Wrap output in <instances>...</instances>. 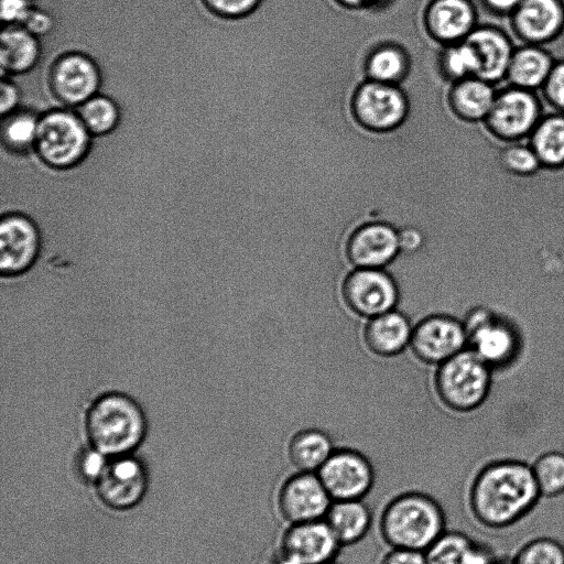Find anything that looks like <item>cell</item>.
Returning <instances> with one entry per match:
<instances>
[{
    "label": "cell",
    "mask_w": 564,
    "mask_h": 564,
    "mask_svg": "<svg viewBox=\"0 0 564 564\" xmlns=\"http://www.w3.org/2000/svg\"><path fill=\"white\" fill-rule=\"evenodd\" d=\"M541 492L532 466L516 459L485 464L473 476L467 503L477 522L487 528H505L524 517Z\"/></svg>",
    "instance_id": "cell-1"
},
{
    "label": "cell",
    "mask_w": 564,
    "mask_h": 564,
    "mask_svg": "<svg viewBox=\"0 0 564 564\" xmlns=\"http://www.w3.org/2000/svg\"><path fill=\"white\" fill-rule=\"evenodd\" d=\"M446 531V514L431 496L410 491L394 497L380 518V533L391 547L424 552Z\"/></svg>",
    "instance_id": "cell-2"
},
{
    "label": "cell",
    "mask_w": 564,
    "mask_h": 564,
    "mask_svg": "<svg viewBox=\"0 0 564 564\" xmlns=\"http://www.w3.org/2000/svg\"><path fill=\"white\" fill-rule=\"evenodd\" d=\"M145 431L142 410L124 394H105L88 411V437L93 447L102 455L129 453L142 442Z\"/></svg>",
    "instance_id": "cell-3"
},
{
    "label": "cell",
    "mask_w": 564,
    "mask_h": 564,
    "mask_svg": "<svg viewBox=\"0 0 564 564\" xmlns=\"http://www.w3.org/2000/svg\"><path fill=\"white\" fill-rule=\"evenodd\" d=\"M491 380V368L469 348L436 366L433 376L440 401L458 413L479 408L488 397Z\"/></svg>",
    "instance_id": "cell-4"
},
{
    "label": "cell",
    "mask_w": 564,
    "mask_h": 564,
    "mask_svg": "<svg viewBox=\"0 0 564 564\" xmlns=\"http://www.w3.org/2000/svg\"><path fill=\"white\" fill-rule=\"evenodd\" d=\"M91 141L75 109L54 108L40 117L33 151L47 166L66 170L86 158Z\"/></svg>",
    "instance_id": "cell-5"
},
{
    "label": "cell",
    "mask_w": 564,
    "mask_h": 564,
    "mask_svg": "<svg viewBox=\"0 0 564 564\" xmlns=\"http://www.w3.org/2000/svg\"><path fill=\"white\" fill-rule=\"evenodd\" d=\"M471 349L491 369L510 364L521 348V334L509 317L487 306L473 307L462 321Z\"/></svg>",
    "instance_id": "cell-6"
},
{
    "label": "cell",
    "mask_w": 564,
    "mask_h": 564,
    "mask_svg": "<svg viewBox=\"0 0 564 564\" xmlns=\"http://www.w3.org/2000/svg\"><path fill=\"white\" fill-rule=\"evenodd\" d=\"M543 115L536 91L507 85L497 90L484 126L492 138L503 143L523 141Z\"/></svg>",
    "instance_id": "cell-7"
},
{
    "label": "cell",
    "mask_w": 564,
    "mask_h": 564,
    "mask_svg": "<svg viewBox=\"0 0 564 564\" xmlns=\"http://www.w3.org/2000/svg\"><path fill=\"white\" fill-rule=\"evenodd\" d=\"M341 297L351 313L369 319L394 310L399 291L386 269L352 268L341 282Z\"/></svg>",
    "instance_id": "cell-8"
},
{
    "label": "cell",
    "mask_w": 564,
    "mask_h": 564,
    "mask_svg": "<svg viewBox=\"0 0 564 564\" xmlns=\"http://www.w3.org/2000/svg\"><path fill=\"white\" fill-rule=\"evenodd\" d=\"M317 475L333 501L364 499L375 482L371 462L352 447H336Z\"/></svg>",
    "instance_id": "cell-9"
},
{
    "label": "cell",
    "mask_w": 564,
    "mask_h": 564,
    "mask_svg": "<svg viewBox=\"0 0 564 564\" xmlns=\"http://www.w3.org/2000/svg\"><path fill=\"white\" fill-rule=\"evenodd\" d=\"M100 72L88 55L70 52L52 64L48 74L51 94L59 108L75 109L100 90Z\"/></svg>",
    "instance_id": "cell-10"
},
{
    "label": "cell",
    "mask_w": 564,
    "mask_h": 564,
    "mask_svg": "<svg viewBox=\"0 0 564 564\" xmlns=\"http://www.w3.org/2000/svg\"><path fill=\"white\" fill-rule=\"evenodd\" d=\"M340 546L324 519L293 523L281 535L276 564H327Z\"/></svg>",
    "instance_id": "cell-11"
},
{
    "label": "cell",
    "mask_w": 564,
    "mask_h": 564,
    "mask_svg": "<svg viewBox=\"0 0 564 564\" xmlns=\"http://www.w3.org/2000/svg\"><path fill=\"white\" fill-rule=\"evenodd\" d=\"M467 348L463 323L452 316L435 314L413 327L410 350L422 362L436 367Z\"/></svg>",
    "instance_id": "cell-12"
},
{
    "label": "cell",
    "mask_w": 564,
    "mask_h": 564,
    "mask_svg": "<svg viewBox=\"0 0 564 564\" xmlns=\"http://www.w3.org/2000/svg\"><path fill=\"white\" fill-rule=\"evenodd\" d=\"M352 109L366 128L387 131L404 120L408 100L398 85L366 80L355 91Z\"/></svg>",
    "instance_id": "cell-13"
},
{
    "label": "cell",
    "mask_w": 564,
    "mask_h": 564,
    "mask_svg": "<svg viewBox=\"0 0 564 564\" xmlns=\"http://www.w3.org/2000/svg\"><path fill=\"white\" fill-rule=\"evenodd\" d=\"M333 499L317 473L297 471L281 485L276 507L289 524L322 520Z\"/></svg>",
    "instance_id": "cell-14"
},
{
    "label": "cell",
    "mask_w": 564,
    "mask_h": 564,
    "mask_svg": "<svg viewBox=\"0 0 564 564\" xmlns=\"http://www.w3.org/2000/svg\"><path fill=\"white\" fill-rule=\"evenodd\" d=\"M41 249V232L35 220L23 213L1 214L0 270L3 275L24 272L35 262Z\"/></svg>",
    "instance_id": "cell-15"
},
{
    "label": "cell",
    "mask_w": 564,
    "mask_h": 564,
    "mask_svg": "<svg viewBox=\"0 0 564 564\" xmlns=\"http://www.w3.org/2000/svg\"><path fill=\"white\" fill-rule=\"evenodd\" d=\"M508 19L522 44L546 46L564 32V0H521Z\"/></svg>",
    "instance_id": "cell-16"
},
{
    "label": "cell",
    "mask_w": 564,
    "mask_h": 564,
    "mask_svg": "<svg viewBox=\"0 0 564 564\" xmlns=\"http://www.w3.org/2000/svg\"><path fill=\"white\" fill-rule=\"evenodd\" d=\"M399 234L386 223H369L347 239L345 254L351 268L386 269L399 254Z\"/></svg>",
    "instance_id": "cell-17"
},
{
    "label": "cell",
    "mask_w": 564,
    "mask_h": 564,
    "mask_svg": "<svg viewBox=\"0 0 564 564\" xmlns=\"http://www.w3.org/2000/svg\"><path fill=\"white\" fill-rule=\"evenodd\" d=\"M96 480L100 499L117 510L134 507L143 498L148 487L144 467L129 457L118 458L106 465Z\"/></svg>",
    "instance_id": "cell-18"
},
{
    "label": "cell",
    "mask_w": 564,
    "mask_h": 564,
    "mask_svg": "<svg viewBox=\"0 0 564 564\" xmlns=\"http://www.w3.org/2000/svg\"><path fill=\"white\" fill-rule=\"evenodd\" d=\"M430 33L444 44L464 41L480 23L475 0H431L425 10Z\"/></svg>",
    "instance_id": "cell-19"
},
{
    "label": "cell",
    "mask_w": 564,
    "mask_h": 564,
    "mask_svg": "<svg viewBox=\"0 0 564 564\" xmlns=\"http://www.w3.org/2000/svg\"><path fill=\"white\" fill-rule=\"evenodd\" d=\"M476 51L479 69L476 77L494 85L506 80L507 70L516 50L509 34L489 23H479L465 39Z\"/></svg>",
    "instance_id": "cell-20"
},
{
    "label": "cell",
    "mask_w": 564,
    "mask_h": 564,
    "mask_svg": "<svg viewBox=\"0 0 564 564\" xmlns=\"http://www.w3.org/2000/svg\"><path fill=\"white\" fill-rule=\"evenodd\" d=\"M413 325L397 308L366 321L362 338L368 350L378 357H394L410 348Z\"/></svg>",
    "instance_id": "cell-21"
},
{
    "label": "cell",
    "mask_w": 564,
    "mask_h": 564,
    "mask_svg": "<svg viewBox=\"0 0 564 564\" xmlns=\"http://www.w3.org/2000/svg\"><path fill=\"white\" fill-rule=\"evenodd\" d=\"M40 39L22 25H2L0 35L1 77H14L31 72L40 63Z\"/></svg>",
    "instance_id": "cell-22"
},
{
    "label": "cell",
    "mask_w": 564,
    "mask_h": 564,
    "mask_svg": "<svg viewBox=\"0 0 564 564\" xmlns=\"http://www.w3.org/2000/svg\"><path fill=\"white\" fill-rule=\"evenodd\" d=\"M555 61L547 47L522 44L516 47L513 52L506 80L511 86L532 91L540 90Z\"/></svg>",
    "instance_id": "cell-23"
},
{
    "label": "cell",
    "mask_w": 564,
    "mask_h": 564,
    "mask_svg": "<svg viewBox=\"0 0 564 564\" xmlns=\"http://www.w3.org/2000/svg\"><path fill=\"white\" fill-rule=\"evenodd\" d=\"M496 85L471 76L455 82L449 91L453 110L463 120L484 122L497 95Z\"/></svg>",
    "instance_id": "cell-24"
},
{
    "label": "cell",
    "mask_w": 564,
    "mask_h": 564,
    "mask_svg": "<svg viewBox=\"0 0 564 564\" xmlns=\"http://www.w3.org/2000/svg\"><path fill=\"white\" fill-rule=\"evenodd\" d=\"M336 446L333 438L315 427L295 432L285 445L286 456L297 471L317 473Z\"/></svg>",
    "instance_id": "cell-25"
},
{
    "label": "cell",
    "mask_w": 564,
    "mask_h": 564,
    "mask_svg": "<svg viewBox=\"0 0 564 564\" xmlns=\"http://www.w3.org/2000/svg\"><path fill=\"white\" fill-rule=\"evenodd\" d=\"M324 520L340 545H351L361 541L372 523L371 511L360 500H335Z\"/></svg>",
    "instance_id": "cell-26"
},
{
    "label": "cell",
    "mask_w": 564,
    "mask_h": 564,
    "mask_svg": "<svg viewBox=\"0 0 564 564\" xmlns=\"http://www.w3.org/2000/svg\"><path fill=\"white\" fill-rule=\"evenodd\" d=\"M528 143L535 152L542 169H564V113L553 111L543 115Z\"/></svg>",
    "instance_id": "cell-27"
},
{
    "label": "cell",
    "mask_w": 564,
    "mask_h": 564,
    "mask_svg": "<svg viewBox=\"0 0 564 564\" xmlns=\"http://www.w3.org/2000/svg\"><path fill=\"white\" fill-rule=\"evenodd\" d=\"M40 115L20 107L0 118V149L11 153H28L34 150Z\"/></svg>",
    "instance_id": "cell-28"
},
{
    "label": "cell",
    "mask_w": 564,
    "mask_h": 564,
    "mask_svg": "<svg viewBox=\"0 0 564 564\" xmlns=\"http://www.w3.org/2000/svg\"><path fill=\"white\" fill-rule=\"evenodd\" d=\"M409 68L408 55L394 44H382L375 47L368 56L366 73L368 80L386 84H399Z\"/></svg>",
    "instance_id": "cell-29"
},
{
    "label": "cell",
    "mask_w": 564,
    "mask_h": 564,
    "mask_svg": "<svg viewBox=\"0 0 564 564\" xmlns=\"http://www.w3.org/2000/svg\"><path fill=\"white\" fill-rule=\"evenodd\" d=\"M476 541L466 532L445 531L425 551L427 564H470Z\"/></svg>",
    "instance_id": "cell-30"
},
{
    "label": "cell",
    "mask_w": 564,
    "mask_h": 564,
    "mask_svg": "<svg viewBox=\"0 0 564 564\" xmlns=\"http://www.w3.org/2000/svg\"><path fill=\"white\" fill-rule=\"evenodd\" d=\"M75 111L93 137L111 133L121 117L116 101L100 93L76 107Z\"/></svg>",
    "instance_id": "cell-31"
},
{
    "label": "cell",
    "mask_w": 564,
    "mask_h": 564,
    "mask_svg": "<svg viewBox=\"0 0 564 564\" xmlns=\"http://www.w3.org/2000/svg\"><path fill=\"white\" fill-rule=\"evenodd\" d=\"M541 496L554 497L564 492V453L549 451L531 464Z\"/></svg>",
    "instance_id": "cell-32"
},
{
    "label": "cell",
    "mask_w": 564,
    "mask_h": 564,
    "mask_svg": "<svg viewBox=\"0 0 564 564\" xmlns=\"http://www.w3.org/2000/svg\"><path fill=\"white\" fill-rule=\"evenodd\" d=\"M498 163L505 173L518 177L533 176L542 170L535 152L523 141L507 142L500 148Z\"/></svg>",
    "instance_id": "cell-33"
},
{
    "label": "cell",
    "mask_w": 564,
    "mask_h": 564,
    "mask_svg": "<svg viewBox=\"0 0 564 564\" xmlns=\"http://www.w3.org/2000/svg\"><path fill=\"white\" fill-rule=\"evenodd\" d=\"M442 67L449 79L458 82L477 75L479 58L475 48L464 40L445 44L442 52Z\"/></svg>",
    "instance_id": "cell-34"
},
{
    "label": "cell",
    "mask_w": 564,
    "mask_h": 564,
    "mask_svg": "<svg viewBox=\"0 0 564 564\" xmlns=\"http://www.w3.org/2000/svg\"><path fill=\"white\" fill-rule=\"evenodd\" d=\"M513 564H564V546L551 538L524 544L512 558Z\"/></svg>",
    "instance_id": "cell-35"
},
{
    "label": "cell",
    "mask_w": 564,
    "mask_h": 564,
    "mask_svg": "<svg viewBox=\"0 0 564 564\" xmlns=\"http://www.w3.org/2000/svg\"><path fill=\"white\" fill-rule=\"evenodd\" d=\"M544 101L554 111L564 113V58L556 59L540 89Z\"/></svg>",
    "instance_id": "cell-36"
},
{
    "label": "cell",
    "mask_w": 564,
    "mask_h": 564,
    "mask_svg": "<svg viewBox=\"0 0 564 564\" xmlns=\"http://www.w3.org/2000/svg\"><path fill=\"white\" fill-rule=\"evenodd\" d=\"M199 3L212 14L225 18L237 19L252 13L262 0H198Z\"/></svg>",
    "instance_id": "cell-37"
},
{
    "label": "cell",
    "mask_w": 564,
    "mask_h": 564,
    "mask_svg": "<svg viewBox=\"0 0 564 564\" xmlns=\"http://www.w3.org/2000/svg\"><path fill=\"white\" fill-rule=\"evenodd\" d=\"M36 7V0H1L2 25H21Z\"/></svg>",
    "instance_id": "cell-38"
},
{
    "label": "cell",
    "mask_w": 564,
    "mask_h": 564,
    "mask_svg": "<svg viewBox=\"0 0 564 564\" xmlns=\"http://www.w3.org/2000/svg\"><path fill=\"white\" fill-rule=\"evenodd\" d=\"M21 25L41 40L54 30V19L48 11L35 7Z\"/></svg>",
    "instance_id": "cell-39"
},
{
    "label": "cell",
    "mask_w": 564,
    "mask_h": 564,
    "mask_svg": "<svg viewBox=\"0 0 564 564\" xmlns=\"http://www.w3.org/2000/svg\"><path fill=\"white\" fill-rule=\"evenodd\" d=\"M22 95L18 85L10 77L0 82V117L21 107Z\"/></svg>",
    "instance_id": "cell-40"
},
{
    "label": "cell",
    "mask_w": 564,
    "mask_h": 564,
    "mask_svg": "<svg viewBox=\"0 0 564 564\" xmlns=\"http://www.w3.org/2000/svg\"><path fill=\"white\" fill-rule=\"evenodd\" d=\"M379 564H427L422 551L391 547Z\"/></svg>",
    "instance_id": "cell-41"
},
{
    "label": "cell",
    "mask_w": 564,
    "mask_h": 564,
    "mask_svg": "<svg viewBox=\"0 0 564 564\" xmlns=\"http://www.w3.org/2000/svg\"><path fill=\"white\" fill-rule=\"evenodd\" d=\"M476 4L486 11L487 13L500 17L509 18L516 8L519 6L521 0H475Z\"/></svg>",
    "instance_id": "cell-42"
},
{
    "label": "cell",
    "mask_w": 564,
    "mask_h": 564,
    "mask_svg": "<svg viewBox=\"0 0 564 564\" xmlns=\"http://www.w3.org/2000/svg\"><path fill=\"white\" fill-rule=\"evenodd\" d=\"M104 455L95 449L84 456L80 463V471L90 479H97L105 468Z\"/></svg>",
    "instance_id": "cell-43"
},
{
    "label": "cell",
    "mask_w": 564,
    "mask_h": 564,
    "mask_svg": "<svg viewBox=\"0 0 564 564\" xmlns=\"http://www.w3.org/2000/svg\"><path fill=\"white\" fill-rule=\"evenodd\" d=\"M341 6L347 8L360 9L380 7L389 2L390 0H336Z\"/></svg>",
    "instance_id": "cell-44"
},
{
    "label": "cell",
    "mask_w": 564,
    "mask_h": 564,
    "mask_svg": "<svg viewBox=\"0 0 564 564\" xmlns=\"http://www.w3.org/2000/svg\"><path fill=\"white\" fill-rule=\"evenodd\" d=\"M495 564H513V561L510 558H497Z\"/></svg>",
    "instance_id": "cell-45"
},
{
    "label": "cell",
    "mask_w": 564,
    "mask_h": 564,
    "mask_svg": "<svg viewBox=\"0 0 564 564\" xmlns=\"http://www.w3.org/2000/svg\"><path fill=\"white\" fill-rule=\"evenodd\" d=\"M327 564H337V563H335V562L333 561V562H330V563H327Z\"/></svg>",
    "instance_id": "cell-46"
}]
</instances>
